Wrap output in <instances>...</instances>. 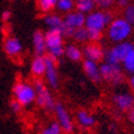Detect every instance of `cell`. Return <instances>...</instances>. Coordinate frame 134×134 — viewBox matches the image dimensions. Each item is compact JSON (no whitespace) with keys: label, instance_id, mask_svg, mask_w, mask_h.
Instances as JSON below:
<instances>
[{"label":"cell","instance_id":"cell-1","mask_svg":"<svg viewBox=\"0 0 134 134\" xmlns=\"http://www.w3.org/2000/svg\"><path fill=\"white\" fill-rule=\"evenodd\" d=\"M132 34V24L125 18H115L108 25V37L110 41L119 43L126 41Z\"/></svg>","mask_w":134,"mask_h":134},{"label":"cell","instance_id":"cell-2","mask_svg":"<svg viewBox=\"0 0 134 134\" xmlns=\"http://www.w3.org/2000/svg\"><path fill=\"white\" fill-rule=\"evenodd\" d=\"M12 92H13V98H16L23 107L30 105L32 102L36 100V90L34 85H30L20 79L14 81Z\"/></svg>","mask_w":134,"mask_h":134},{"label":"cell","instance_id":"cell-3","mask_svg":"<svg viewBox=\"0 0 134 134\" xmlns=\"http://www.w3.org/2000/svg\"><path fill=\"white\" fill-rule=\"evenodd\" d=\"M113 20H114V16H113V12H110L109 10L93 11L90 12L89 16L86 17L85 26L87 29L103 31L107 28V25H109Z\"/></svg>","mask_w":134,"mask_h":134},{"label":"cell","instance_id":"cell-4","mask_svg":"<svg viewBox=\"0 0 134 134\" xmlns=\"http://www.w3.org/2000/svg\"><path fill=\"white\" fill-rule=\"evenodd\" d=\"M34 87L36 90V104L42 109H47V110H53L55 108V102H54L52 93L49 92L47 85L43 80L40 78H36L34 80Z\"/></svg>","mask_w":134,"mask_h":134},{"label":"cell","instance_id":"cell-5","mask_svg":"<svg viewBox=\"0 0 134 134\" xmlns=\"http://www.w3.org/2000/svg\"><path fill=\"white\" fill-rule=\"evenodd\" d=\"M102 78L105 83L110 84L113 86H119L125 81V73L122 71L121 65H111L104 62L99 66Z\"/></svg>","mask_w":134,"mask_h":134},{"label":"cell","instance_id":"cell-6","mask_svg":"<svg viewBox=\"0 0 134 134\" xmlns=\"http://www.w3.org/2000/svg\"><path fill=\"white\" fill-rule=\"evenodd\" d=\"M133 48L134 44L131 43V42L127 41L119 42L105 54L104 60H105V62L111 65H122L123 60H125L126 56L128 55V53Z\"/></svg>","mask_w":134,"mask_h":134},{"label":"cell","instance_id":"cell-7","mask_svg":"<svg viewBox=\"0 0 134 134\" xmlns=\"http://www.w3.org/2000/svg\"><path fill=\"white\" fill-rule=\"evenodd\" d=\"M46 65H47V70H46V80L48 85L52 89H58L59 86V74H58V67H56V61L58 59H54L52 55L46 54L44 55Z\"/></svg>","mask_w":134,"mask_h":134},{"label":"cell","instance_id":"cell-8","mask_svg":"<svg viewBox=\"0 0 134 134\" xmlns=\"http://www.w3.org/2000/svg\"><path fill=\"white\" fill-rule=\"evenodd\" d=\"M54 113H55V116L58 119V122L61 125L62 131L65 133H72L74 129V126H73L71 116L66 110V108L61 103H56L55 108H54Z\"/></svg>","mask_w":134,"mask_h":134},{"label":"cell","instance_id":"cell-9","mask_svg":"<svg viewBox=\"0 0 134 134\" xmlns=\"http://www.w3.org/2000/svg\"><path fill=\"white\" fill-rule=\"evenodd\" d=\"M83 71L86 74V77L95 84H99L100 81H103L102 78V73H100V68L97 65V62L85 59L83 61Z\"/></svg>","mask_w":134,"mask_h":134},{"label":"cell","instance_id":"cell-10","mask_svg":"<svg viewBox=\"0 0 134 134\" xmlns=\"http://www.w3.org/2000/svg\"><path fill=\"white\" fill-rule=\"evenodd\" d=\"M84 56L85 59L99 62L105 58V53H104L103 48L98 44V42H89L84 47Z\"/></svg>","mask_w":134,"mask_h":134},{"label":"cell","instance_id":"cell-11","mask_svg":"<svg viewBox=\"0 0 134 134\" xmlns=\"http://www.w3.org/2000/svg\"><path fill=\"white\" fill-rule=\"evenodd\" d=\"M113 100H114L115 105L122 111H128L134 107V95H132L129 92L116 93L113 97Z\"/></svg>","mask_w":134,"mask_h":134},{"label":"cell","instance_id":"cell-12","mask_svg":"<svg viewBox=\"0 0 134 134\" xmlns=\"http://www.w3.org/2000/svg\"><path fill=\"white\" fill-rule=\"evenodd\" d=\"M32 42H34V52L35 55H46L48 52L47 42H46V34L42 30L37 29L35 30L32 35Z\"/></svg>","mask_w":134,"mask_h":134},{"label":"cell","instance_id":"cell-13","mask_svg":"<svg viewBox=\"0 0 134 134\" xmlns=\"http://www.w3.org/2000/svg\"><path fill=\"white\" fill-rule=\"evenodd\" d=\"M4 52L10 58H17L22 53V43L16 37H7L4 41Z\"/></svg>","mask_w":134,"mask_h":134},{"label":"cell","instance_id":"cell-14","mask_svg":"<svg viewBox=\"0 0 134 134\" xmlns=\"http://www.w3.org/2000/svg\"><path fill=\"white\" fill-rule=\"evenodd\" d=\"M64 35L59 29H52L46 32V42H47V48L52 49V48L61 47L62 41H64Z\"/></svg>","mask_w":134,"mask_h":134},{"label":"cell","instance_id":"cell-15","mask_svg":"<svg viewBox=\"0 0 134 134\" xmlns=\"http://www.w3.org/2000/svg\"><path fill=\"white\" fill-rule=\"evenodd\" d=\"M64 20L70 25L71 28L73 29H78L81 26H85V23H86V17L85 13L78 11V12H70L64 17Z\"/></svg>","mask_w":134,"mask_h":134},{"label":"cell","instance_id":"cell-16","mask_svg":"<svg viewBox=\"0 0 134 134\" xmlns=\"http://www.w3.org/2000/svg\"><path fill=\"white\" fill-rule=\"evenodd\" d=\"M47 65H46L44 55H36L31 62V74L35 78H41L46 74Z\"/></svg>","mask_w":134,"mask_h":134},{"label":"cell","instance_id":"cell-17","mask_svg":"<svg viewBox=\"0 0 134 134\" xmlns=\"http://www.w3.org/2000/svg\"><path fill=\"white\" fill-rule=\"evenodd\" d=\"M77 121L84 128H90L96 125V119L86 110H79L77 113Z\"/></svg>","mask_w":134,"mask_h":134},{"label":"cell","instance_id":"cell-18","mask_svg":"<svg viewBox=\"0 0 134 134\" xmlns=\"http://www.w3.org/2000/svg\"><path fill=\"white\" fill-rule=\"evenodd\" d=\"M65 54L73 62H79L83 60V52L80 50V48H78L74 44L67 46L65 48Z\"/></svg>","mask_w":134,"mask_h":134},{"label":"cell","instance_id":"cell-19","mask_svg":"<svg viewBox=\"0 0 134 134\" xmlns=\"http://www.w3.org/2000/svg\"><path fill=\"white\" fill-rule=\"evenodd\" d=\"M43 19H44L46 24L52 29H59V30H60V28H61L62 24H64V18H61V17L58 16V14H53V13L46 14Z\"/></svg>","mask_w":134,"mask_h":134},{"label":"cell","instance_id":"cell-20","mask_svg":"<svg viewBox=\"0 0 134 134\" xmlns=\"http://www.w3.org/2000/svg\"><path fill=\"white\" fill-rule=\"evenodd\" d=\"M96 6L95 0H75V8L77 11H80L83 13L92 12Z\"/></svg>","mask_w":134,"mask_h":134},{"label":"cell","instance_id":"cell-21","mask_svg":"<svg viewBox=\"0 0 134 134\" xmlns=\"http://www.w3.org/2000/svg\"><path fill=\"white\" fill-rule=\"evenodd\" d=\"M72 37L74 38V41L79 42V43L87 42L89 41V29L86 26H81V28L75 29Z\"/></svg>","mask_w":134,"mask_h":134},{"label":"cell","instance_id":"cell-22","mask_svg":"<svg viewBox=\"0 0 134 134\" xmlns=\"http://www.w3.org/2000/svg\"><path fill=\"white\" fill-rule=\"evenodd\" d=\"M59 0H38L37 1V7L41 12H44V13H48V12L53 11L54 7L58 5Z\"/></svg>","mask_w":134,"mask_h":134},{"label":"cell","instance_id":"cell-23","mask_svg":"<svg viewBox=\"0 0 134 134\" xmlns=\"http://www.w3.org/2000/svg\"><path fill=\"white\" fill-rule=\"evenodd\" d=\"M123 70L129 74H134V48L128 53V55L126 56V59L122 62Z\"/></svg>","mask_w":134,"mask_h":134},{"label":"cell","instance_id":"cell-24","mask_svg":"<svg viewBox=\"0 0 134 134\" xmlns=\"http://www.w3.org/2000/svg\"><path fill=\"white\" fill-rule=\"evenodd\" d=\"M62 127L59 122H52L48 127L42 129L41 134H61Z\"/></svg>","mask_w":134,"mask_h":134},{"label":"cell","instance_id":"cell-25","mask_svg":"<svg viewBox=\"0 0 134 134\" xmlns=\"http://www.w3.org/2000/svg\"><path fill=\"white\" fill-rule=\"evenodd\" d=\"M73 6H75V3L73 0H59L56 7L62 12H68L73 8Z\"/></svg>","mask_w":134,"mask_h":134},{"label":"cell","instance_id":"cell-26","mask_svg":"<svg viewBox=\"0 0 134 134\" xmlns=\"http://www.w3.org/2000/svg\"><path fill=\"white\" fill-rule=\"evenodd\" d=\"M123 18L127 22H129L132 25L134 24V5L129 4L127 7L123 10Z\"/></svg>","mask_w":134,"mask_h":134},{"label":"cell","instance_id":"cell-27","mask_svg":"<svg viewBox=\"0 0 134 134\" xmlns=\"http://www.w3.org/2000/svg\"><path fill=\"white\" fill-rule=\"evenodd\" d=\"M103 37V32L100 30L89 29V41L90 42H99Z\"/></svg>","mask_w":134,"mask_h":134},{"label":"cell","instance_id":"cell-28","mask_svg":"<svg viewBox=\"0 0 134 134\" xmlns=\"http://www.w3.org/2000/svg\"><path fill=\"white\" fill-rule=\"evenodd\" d=\"M47 53L49 54V55L53 56L54 59H60L65 54V48H64V46L56 47V48H52V49H48Z\"/></svg>","mask_w":134,"mask_h":134},{"label":"cell","instance_id":"cell-29","mask_svg":"<svg viewBox=\"0 0 134 134\" xmlns=\"http://www.w3.org/2000/svg\"><path fill=\"white\" fill-rule=\"evenodd\" d=\"M95 3L97 7L102 8V10H108L116 3V0H95Z\"/></svg>","mask_w":134,"mask_h":134},{"label":"cell","instance_id":"cell-30","mask_svg":"<svg viewBox=\"0 0 134 134\" xmlns=\"http://www.w3.org/2000/svg\"><path fill=\"white\" fill-rule=\"evenodd\" d=\"M22 104L19 103V102H18V100L16 99V98H13V99H11L10 100V108H11V110L13 113H19L20 111V109H22Z\"/></svg>","mask_w":134,"mask_h":134},{"label":"cell","instance_id":"cell-31","mask_svg":"<svg viewBox=\"0 0 134 134\" xmlns=\"http://www.w3.org/2000/svg\"><path fill=\"white\" fill-rule=\"evenodd\" d=\"M10 18H11V12L10 11H4L3 14H1V20H3V23H7L8 20H10Z\"/></svg>","mask_w":134,"mask_h":134},{"label":"cell","instance_id":"cell-32","mask_svg":"<svg viewBox=\"0 0 134 134\" xmlns=\"http://www.w3.org/2000/svg\"><path fill=\"white\" fill-rule=\"evenodd\" d=\"M116 4L119 7L121 8H126L129 5V0H116Z\"/></svg>","mask_w":134,"mask_h":134},{"label":"cell","instance_id":"cell-33","mask_svg":"<svg viewBox=\"0 0 134 134\" xmlns=\"http://www.w3.org/2000/svg\"><path fill=\"white\" fill-rule=\"evenodd\" d=\"M127 117H128V120L131 121L132 123H134V107L127 111Z\"/></svg>","mask_w":134,"mask_h":134},{"label":"cell","instance_id":"cell-34","mask_svg":"<svg viewBox=\"0 0 134 134\" xmlns=\"http://www.w3.org/2000/svg\"><path fill=\"white\" fill-rule=\"evenodd\" d=\"M128 83H129L131 89L134 91V74H131V77H129V79H128Z\"/></svg>","mask_w":134,"mask_h":134}]
</instances>
